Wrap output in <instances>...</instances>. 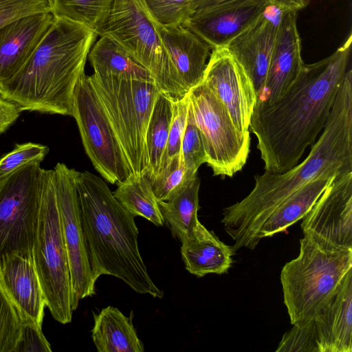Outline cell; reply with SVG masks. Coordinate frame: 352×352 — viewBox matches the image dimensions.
<instances>
[{
  "label": "cell",
  "mask_w": 352,
  "mask_h": 352,
  "mask_svg": "<svg viewBox=\"0 0 352 352\" xmlns=\"http://www.w3.org/2000/svg\"><path fill=\"white\" fill-rule=\"evenodd\" d=\"M20 112L16 105L0 97V135L17 120Z\"/></svg>",
  "instance_id": "cell-38"
},
{
  "label": "cell",
  "mask_w": 352,
  "mask_h": 352,
  "mask_svg": "<svg viewBox=\"0 0 352 352\" xmlns=\"http://www.w3.org/2000/svg\"><path fill=\"white\" fill-rule=\"evenodd\" d=\"M267 9L225 46L252 81L257 99L266 81L278 22Z\"/></svg>",
  "instance_id": "cell-17"
},
{
  "label": "cell",
  "mask_w": 352,
  "mask_h": 352,
  "mask_svg": "<svg viewBox=\"0 0 352 352\" xmlns=\"http://www.w3.org/2000/svg\"><path fill=\"white\" fill-rule=\"evenodd\" d=\"M157 28L179 82L188 94L202 81L211 48L183 25L157 24Z\"/></svg>",
  "instance_id": "cell-21"
},
{
  "label": "cell",
  "mask_w": 352,
  "mask_h": 352,
  "mask_svg": "<svg viewBox=\"0 0 352 352\" xmlns=\"http://www.w3.org/2000/svg\"><path fill=\"white\" fill-rule=\"evenodd\" d=\"M34 265L46 307L60 324L71 322V278L54 186V170H46L39 221L32 250Z\"/></svg>",
  "instance_id": "cell-8"
},
{
  "label": "cell",
  "mask_w": 352,
  "mask_h": 352,
  "mask_svg": "<svg viewBox=\"0 0 352 352\" xmlns=\"http://www.w3.org/2000/svg\"><path fill=\"white\" fill-rule=\"evenodd\" d=\"M301 229L303 234L352 248V172L333 177L302 218Z\"/></svg>",
  "instance_id": "cell-13"
},
{
  "label": "cell",
  "mask_w": 352,
  "mask_h": 352,
  "mask_svg": "<svg viewBox=\"0 0 352 352\" xmlns=\"http://www.w3.org/2000/svg\"><path fill=\"white\" fill-rule=\"evenodd\" d=\"M173 115V102L160 93L148 122L146 148L148 170L146 175L151 181L158 174L166 147Z\"/></svg>",
  "instance_id": "cell-28"
},
{
  "label": "cell",
  "mask_w": 352,
  "mask_h": 352,
  "mask_svg": "<svg viewBox=\"0 0 352 352\" xmlns=\"http://www.w3.org/2000/svg\"><path fill=\"white\" fill-rule=\"evenodd\" d=\"M268 6L277 8L279 11L298 12L306 8L310 0H264Z\"/></svg>",
  "instance_id": "cell-39"
},
{
  "label": "cell",
  "mask_w": 352,
  "mask_h": 352,
  "mask_svg": "<svg viewBox=\"0 0 352 352\" xmlns=\"http://www.w3.org/2000/svg\"><path fill=\"white\" fill-rule=\"evenodd\" d=\"M0 283L22 322L42 327L46 302L32 257L14 255L1 264Z\"/></svg>",
  "instance_id": "cell-20"
},
{
  "label": "cell",
  "mask_w": 352,
  "mask_h": 352,
  "mask_svg": "<svg viewBox=\"0 0 352 352\" xmlns=\"http://www.w3.org/2000/svg\"><path fill=\"white\" fill-rule=\"evenodd\" d=\"M72 116L86 154L105 180L118 184L133 175L107 113L85 73L74 89Z\"/></svg>",
  "instance_id": "cell-11"
},
{
  "label": "cell",
  "mask_w": 352,
  "mask_h": 352,
  "mask_svg": "<svg viewBox=\"0 0 352 352\" xmlns=\"http://www.w3.org/2000/svg\"><path fill=\"white\" fill-rule=\"evenodd\" d=\"M200 180L197 175L188 181L166 201H158L164 223L173 237L180 241L189 234L199 223L197 217Z\"/></svg>",
  "instance_id": "cell-26"
},
{
  "label": "cell",
  "mask_w": 352,
  "mask_h": 352,
  "mask_svg": "<svg viewBox=\"0 0 352 352\" xmlns=\"http://www.w3.org/2000/svg\"><path fill=\"white\" fill-rule=\"evenodd\" d=\"M181 242L185 268L197 277L225 274L232 266L234 253L232 246L220 241L200 222Z\"/></svg>",
  "instance_id": "cell-22"
},
{
  "label": "cell",
  "mask_w": 352,
  "mask_h": 352,
  "mask_svg": "<svg viewBox=\"0 0 352 352\" xmlns=\"http://www.w3.org/2000/svg\"><path fill=\"white\" fill-rule=\"evenodd\" d=\"M188 94L202 137L207 164L215 176L233 177L247 162L250 133L238 129L224 104L202 82Z\"/></svg>",
  "instance_id": "cell-10"
},
{
  "label": "cell",
  "mask_w": 352,
  "mask_h": 352,
  "mask_svg": "<svg viewBox=\"0 0 352 352\" xmlns=\"http://www.w3.org/2000/svg\"><path fill=\"white\" fill-rule=\"evenodd\" d=\"M191 179L180 153L161 166L157 176L150 182L157 200L166 201Z\"/></svg>",
  "instance_id": "cell-30"
},
{
  "label": "cell",
  "mask_w": 352,
  "mask_h": 352,
  "mask_svg": "<svg viewBox=\"0 0 352 352\" xmlns=\"http://www.w3.org/2000/svg\"><path fill=\"white\" fill-rule=\"evenodd\" d=\"M41 162L0 179V265L14 255L32 257L45 187Z\"/></svg>",
  "instance_id": "cell-9"
},
{
  "label": "cell",
  "mask_w": 352,
  "mask_h": 352,
  "mask_svg": "<svg viewBox=\"0 0 352 352\" xmlns=\"http://www.w3.org/2000/svg\"><path fill=\"white\" fill-rule=\"evenodd\" d=\"M88 78L107 113L133 175H146L148 170L146 131L160 94L155 82L95 73Z\"/></svg>",
  "instance_id": "cell-6"
},
{
  "label": "cell",
  "mask_w": 352,
  "mask_h": 352,
  "mask_svg": "<svg viewBox=\"0 0 352 352\" xmlns=\"http://www.w3.org/2000/svg\"><path fill=\"white\" fill-rule=\"evenodd\" d=\"M181 153L188 175L191 178L195 177L199 166L206 163L207 157L201 132L196 124L190 103Z\"/></svg>",
  "instance_id": "cell-32"
},
{
  "label": "cell",
  "mask_w": 352,
  "mask_h": 352,
  "mask_svg": "<svg viewBox=\"0 0 352 352\" xmlns=\"http://www.w3.org/2000/svg\"><path fill=\"white\" fill-rule=\"evenodd\" d=\"M49 2L54 16L82 24L97 32L111 0H49Z\"/></svg>",
  "instance_id": "cell-29"
},
{
  "label": "cell",
  "mask_w": 352,
  "mask_h": 352,
  "mask_svg": "<svg viewBox=\"0 0 352 352\" xmlns=\"http://www.w3.org/2000/svg\"><path fill=\"white\" fill-rule=\"evenodd\" d=\"M336 175H338L323 174L305 184L283 201L264 221L257 235V243L263 238L286 230L302 219Z\"/></svg>",
  "instance_id": "cell-23"
},
{
  "label": "cell",
  "mask_w": 352,
  "mask_h": 352,
  "mask_svg": "<svg viewBox=\"0 0 352 352\" xmlns=\"http://www.w3.org/2000/svg\"><path fill=\"white\" fill-rule=\"evenodd\" d=\"M22 320L0 283V352H15Z\"/></svg>",
  "instance_id": "cell-33"
},
{
  "label": "cell",
  "mask_w": 352,
  "mask_h": 352,
  "mask_svg": "<svg viewBox=\"0 0 352 352\" xmlns=\"http://www.w3.org/2000/svg\"><path fill=\"white\" fill-rule=\"evenodd\" d=\"M297 15V12H280L266 81L256 102L272 103L279 99L302 69Z\"/></svg>",
  "instance_id": "cell-15"
},
{
  "label": "cell",
  "mask_w": 352,
  "mask_h": 352,
  "mask_svg": "<svg viewBox=\"0 0 352 352\" xmlns=\"http://www.w3.org/2000/svg\"><path fill=\"white\" fill-rule=\"evenodd\" d=\"M201 82L224 104L238 129L250 133L256 94L249 77L225 47L212 49Z\"/></svg>",
  "instance_id": "cell-14"
},
{
  "label": "cell",
  "mask_w": 352,
  "mask_h": 352,
  "mask_svg": "<svg viewBox=\"0 0 352 352\" xmlns=\"http://www.w3.org/2000/svg\"><path fill=\"white\" fill-rule=\"evenodd\" d=\"M96 33L122 47L151 74L160 93L172 102L187 94L177 78L157 23L143 0H111Z\"/></svg>",
  "instance_id": "cell-7"
},
{
  "label": "cell",
  "mask_w": 352,
  "mask_h": 352,
  "mask_svg": "<svg viewBox=\"0 0 352 352\" xmlns=\"http://www.w3.org/2000/svg\"><path fill=\"white\" fill-rule=\"evenodd\" d=\"M159 25H184L195 14L198 0H143Z\"/></svg>",
  "instance_id": "cell-31"
},
{
  "label": "cell",
  "mask_w": 352,
  "mask_h": 352,
  "mask_svg": "<svg viewBox=\"0 0 352 352\" xmlns=\"http://www.w3.org/2000/svg\"><path fill=\"white\" fill-rule=\"evenodd\" d=\"M91 338L98 352H143L131 318L108 306L94 314Z\"/></svg>",
  "instance_id": "cell-24"
},
{
  "label": "cell",
  "mask_w": 352,
  "mask_h": 352,
  "mask_svg": "<svg viewBox=\"0 0 352 352\" xmlns=\"http://www.w3.org/2000/svg\"><path fill=\"white\" fill-rule=\"evenodd\" d=\"M97 36L82 24L54 16L21 69L0 85L1 97L20 111L72 116L74 89Z\"/></svg>",
  "instance_id": "cell-3"
},
{
  "label": "cell",
  "mask_w": 352,
  "mask_h": 352,
  "mask_svg": "<svg viewBox=\"0 0 352 352\" xmlns=\"http://www.w3.org/2000/svg\"><path fill=\"white\" fill-rule=\"evenodd\" d=\"M80 222L94 279L120 278L133 291L162 298L138 246L135 216L114 197L106 182L89 172L76 171Z\"/></svg>",
  "instance_id": "cell-4"
},
{
  "label": "cell",
  "mask_w": 352,
  "mask_h": 352,
  "mask_svg": "<svg viewBox=\"0 0 352 352\" xmlns=\"http://www.w3.org/2000/svg\"><path fill=\"white\" fill-rule=\"evenodd\" d=\"M351 32L330 56L304 65L299 76L279 99L257 102L250 129L265 171L283 173L296 166L324 129L339 87L350 65Z\"/></svg>",
  "instance_id": "cell-1"
},
{
  "label": "cell",
  "mask_w": 352,
  "mask_h": 352,
  "mask_svg": "<svg viewBox=\"0 0 352 352\" xmlns=\"http://www.w3.org/2000/svg\"><path fill=\"white\" fill-rule=\"evenodd\" d=\"M48 152L47 146L39 144H17L14 150L0 159V179L26 163L42 162Z\"/></svg>",
  "instance_id": "cell-35"
},
{
  "label": "cell",
  "mask_w": 352,
  "mask_h": 352,
  "mask_svg": "<svg viewBox=\"0 0 352 352\" xmlns=\"http://www.w3.org/2000/svg\"><path fill=\"white\" fill-rule=\"evenodd\" d=\"M51 12L49 0H0V28L32 14Z\"/></svg>",
  "instance_id": "cell-36"
},
{
  "label": "cell",
  "mask_w": 352,
  "mask_h": 352,
  "mask_svg": "<svg viewBox=\"0 0 352 352\" xmlns=\"http://www.w3.org/2000/svg\"><path fill=\"white\" fill-rule=\"evenodd\" d=\"M304 161L283 173L254 177L252 191L223 210L221 223L240 248L254 250L258 233L270 214L292 194L323 174L352 172V69L346 72L319 139Z\"/></svg>",
  "instance_id": "cell-2"
},
{
  "label": "cell",
  "mask_w": 352,
  "mask_h": 352,
  "mask_svg": "<svg viewBox=\"0 0 352 352\" xmlns=\"http://www.w3.org/2000/svg\"><path fill=\"white\" fill-rule=\"evenodd\" d=\"M51 345L42 332V327L32 322H22L15 352H51Z\"/></svg>",
  "instance_id": "cell-37"
},
{
  "label": "cell",
  "mask_w": 352,
  "mask_h": 352,
  "mask_svg": "<svg viewBox=\"0 0 352 352\" xmlns=\"http://www.w3.org/2000/svg\"><path fill=\"white\" fill-rule=\"evenodd\" d=\"M100 37L88 54L94 73L102 76L154 81L151 74L122 47L107 36Z\"/></svg>",
  "instance_id": "cell-25"
},
{
  "label": "cell",
  "mask_w": 352,
  "mask_h": 352,
  "mask_svg": "<svg viewBox=\"0 0 352 352\" xmlns=\"http://www.w3.org/2000/svg\"><path fill=\"white\" fill-rule=\"evenodd\" d=\"M189 103L188 94L182 99L173 102L172 120L160 168L168 160L181 153L182 141L186 128Z\"/></svg>",
  "instance_id": "cell-34"
},
{
  "label": "cell",
  "mask_w": 352,
  "mask_h": 352,
  "mask_svg": "<svg viewBox=\"0 0 352 352\" xmlns=\"http://www.w3.org/2000/svg\"><path fill=\"white\" fill-rule=\"evenodd\" d=\"M54 186L63 237L67 254L74 311L82 299L95 294L94 279L80 222L76 170L63 163L54 168Z\"/></svg>",
  "instance_id": "cell-12"
},
{
  "label": "cell",
  "mask_w": 352,
  "mask_h": 352,
  "mask_svg": "<svg viewBox=\"0 0 352 352\" xmlns=\"http://www.w3.org/2000/svg\"><path fill=\"white\" fill-rule=\"evenodd\" d=\"M117 184L118 188L113 194L130 213L135 217H142L157 226L164 225L158 200L146 175H132Z\"/></svg>",
  "instance_id": "cell-27"
},
{
  "label": "cell",
  "mask_w": 352,
  "mask_h": 352,
  "mask_svg": "<svg viewBox=\"0 0 352 352\" xmlns=\"http://www.w3.org/2000/svg\"><path fill=\"white\" fill-rule=\"evenodd\" d=\"M310 321L317 352L352 351V269L329 303Z\"/></svg>",
  "instance_id": "cell-18"
},
{
  "label": "cell",
  "mask_w": 352,
  "mask_h": 352,
  "mask_svg": "<svg viewBox=\"0 0 352 352\" xmlns=\"http://www.w3.org/2000/svg\"><path fill=\"white\" fill-rule=\"evenodd\" d=\"M352 248L331 245L305 234L298 256L280 272L284 304L292 324L311 320L331 300L349 270Z\"/></svg>",
  "instance_id": "cell-5"
},
{
  "label": "cell",
  "mask_w": 352,
  "mask_h": 352,
  "mask_svg": "<svg viewBox=\"0 0 352 352\" xmlns=\"http://www.w3.org/2000/svg\"><path fill=\"white\" fill-rule=\"evenodd\" d=\"M231 0H198L196 11L207 9Z\"/></svg>",
  "instance_id": "cell-40"
},
{
  "label": "cell",
  "mask_w": 352,
  "mask_h": 352,
  "mask_svg": "<svg viewBox=\"0 0 352 352\" xmlns=\"http://www.w3.org/2000/svg\"><path fill=\"white\" fill-rule=\"evenodd\" d=\"M267 7L264 0H231L195 12L183 25L197 34L211 50L225 47Z\"/></svg>",
  "instance_id": "cell-16"
},
{
  "label": "cell",
  "mask_w": 352,
  "mask_h": 352,
  "mask_svg": "<svg viewBox=\"0 0 352 352\" xmlns=\"http://www.w3.org/2000/svg\"><path fill=\"white\" fill-rule=\"evenodd\" d=\"M53 19L51 12H38L15 19L0 28V85L21 69Z\"/></svg>",
  "instance_id": "cell-19"
}]
</instances>
